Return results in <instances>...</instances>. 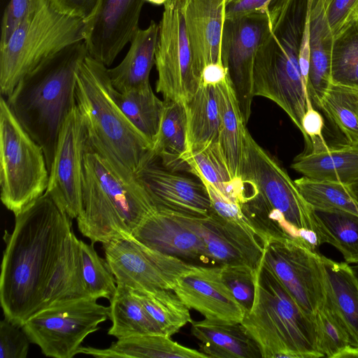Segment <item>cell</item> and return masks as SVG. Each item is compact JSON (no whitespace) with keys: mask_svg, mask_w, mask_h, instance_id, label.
I'll return each mask as SVG.
<instances>
[{"mask_svg":"<svg viewBox=\"0 0 358 358\" xmlns=\"http://www.w3.org/2000/svg\"><path fill=\"white\" fill-rule=\"evenodd\" d=\"M71 218L48 192L15 215L5 231L0 277L4 317L22 327L41 309L44 294L69 233Z\"/></svg>","mask_w":358,"mask_h":358,"instance_id":"1","label":"cell"},{"mask_svg":"<svg viewBox=\"0 0 358 358\" xmlns=\"http://www.w3.org/2000/svg\"><path fill=\"white\" fill-rule=\"evenodd\" d=\"M83 210L76 218L92 243L132 237L157 206L135 174L86 129L83 152Z\"/></svg>","mask_w":358,"mask_h":358,"instance_id":"2","label":"cell"},{"mask_svg":"<svg viewBox=\"0 0 358 358\" xmlns=\"http://www.w3.org/2000/svg\"><path fill=\"white\" fill-rule=\"evenodd\" d=\"M241 177L257 194L241 206L261 239L287 240L312 251L322 245L313 208L286 170L245 129Z\"/></svg>","mask_w":358,"mask_h":358,"instance_id":"3","label":"cell"},{"mask_svg":"<svg viewBox=\"0 0 358 358\" xmlns=\"http://www.w3.org/2000/svg\"><path fill=\"white\" fill-rule=\"evenodd\" d=\"M87 55L84 41L68 45L27 73L7 96L17 120L43 150L48 171L61 127L76 105V73Z\"/></svg>","mask_w":358,"mask_h":358,"instance_id":"4","label":"cell"},{"mask_svg":"<svg viewBox=\"0 0 358 358\" xmlns=\"http://www.w3.org/2000/svg\"><path fill=\"white\" fill-rule=\"evenodd\" d=\"M262 358H318L314 319L297 304L260 260L255 268L252 306L241 322Z\"/></svg>","mask_w":358,"mask_h":358,"instance_id":"5","label":"cell"},{"mask_svg":"<svg viewBox=\"0 0 358 358\" xmlns=\"http://www.w3.org/2000/svg\"><path fill=\"white\" fill-rule=\"evenodd\" d=\"M107 66L87 55L76 73V104L87 130L134 174L155 153L109 90Z\"/></svg>","mask_w":358,"mask_h":358,"instance_id":"6","label":"cell"},{"mask_svg":"<svg viewBox=\"0 0 358 358\" xmlns=\"http://www.w3.org/2000/svg\"><path fill=\"white\" fill-rule=\"evenodd\" d=\"M86 21L58 11L50 0H34L6 44L0 48V92L8 96L42 61L84 41Z\"/></svg>","mask_w":358,"mask_h":358,"instance_id":"7","label":"cell"},{"mask_svg":"<svg viewBox=\"0 0 358 358\" xmlns=\"http://www.w3.org/2000/svg\"><path fill=\"white\" fill-rule=\"evenodd\" d=\"M49 171L42 148L22 127L6 99H0L1 199L15 215L48 188Z\"/></svg>","mask_w":358,"mask_h":358,"instance_id":"8","label":"cell"},{"mask_svg":"<svg viewBox=\"0 0 358 358\" xmlns=\"http://www.w3.org/2000/svg\"><path fill=\"white\" fill-rule=\"evenodd\" d=\"M109 306L92 297L54 305L32 315L22 329L42 353L54 358H72L85 338L109 319Z\"/></svg>","mask_w":358,"mask_h":358,"instance_id":"9","label":"cell"},{"mask_svg":"<svg viewBox=\"0 0 358 358\" xmlns=\"http://www.w3.org/2000/svg\"><path fill=\"white\" fill-rule=\"evenodd\" d=\"M156 90L165 101L189 100L201 85L187 35L180 0H168L159 23Z\"/></svg>","mask_w":358,"mask_h":358,"instance_id":"10","label":"cell"},{"mask_svg":"<svg viewBox=\"0 0 358 358\" xmlns=\"http://www.w3.org/2000/svg\"><path fill=\"white\" fill-rule=\"evenodd\" d=\"M117 285L134 289H173L179 278L194 266L164 254L134 237L102 243Z\"/></svg>","mask_w":358,"mask_h":358,"instance_id":"11","label":"cell"},{"mask_svg":"<svg viewBox=\"0 0 358 358\" xmlns=\"http://www.w3.org/2000/svg\"><path fill=\"white\" fill-rule=\"evenodd\" d=\"M261 260L314 319L326 296L320 254L290 241L268 240L264 243Z\"/></svg>","mask_w":358,"mask_h":358,"instance_id":"12","label":"cell"},{"mask_svg":"<svg viewBox=\"0 0 358 358\" xmlns=\"http://www.w3.org/2000/svg\"><path fill=\"white\" fill-rule=\"evenodd\" d=\"M268 15L224 20L221 59L234 89L245 124L251 114L253 70L257 50L268 29Z\"/></svg>","mask_w":358,"mask_h":358,"instance_id":"13","label":"cell"},{"mask_svg":"<svg viewBox=\"0 0 358 358\" xmlns=\"http://www.w3.org/2000/svg\"><path fill=\"white\" fill-rule=\"evenodd\" d=\"M85 137V124L76 104L59 131L46 189L71 219H76L83 210V152Z\"/></svg>","mask_w":358,"mask_h":358,"instance_id":"14","label":"cell"},{"mask_svg":"<svg viewBox=\"0 0 358 358\" xmlns=\"http://www.w3.org/2000/svg\"><path fill=\"white\" fill-rule=\"evenodd\" d=\"M199 217L158 207L134 231L132 237L189 264L217 266L202 236Z\"/></svg>","mask_w":358,"mask_h":358,"instance_id":"15","label":"cell"},{"mask_svg":"<svg viewBox=\"0 0 358 358\" xmlns=\"http://www.w3.org/2000/svg\"><path fill=\"white\" fill-rule=\"evenodd\" d=\"M144 0H99L86 20L84 42L88 55L110 66L139 28Z\"/></svg>","mask_w":358,"mask_h":358,"instance_id":"16","label":"cell"},{"mask_svg":"<svg viewBox=\"0 0 358 358\" xmlns=\"http://www.w3.org/2000/svg\"><path fill=\"white\" fill-rule=\"evenodd\" d=\"M189 308L205 319L241 323L245 310L224 282L220 266L194 265L181 275L173 289Z\"/></svg>","mask_w":358,"mask_h":358,"instance_id":"17","label":"cell"},{"mask_svg":"<svg viewBox=\"0 0 358 358\" xmlns=\"http://www.w3.org/2000/svg\"><path fill=\"white\" fill-rule=\"evenodd\" d=\"M157 207L195 215L210 213V200L202 182L165 168L156 155L135 172Z\"/></svg>","mask_w":358,"mask_h":358,"instance_id":"18","label":"cell"},{"mask_svg":"<svg viewBox=\"0 0 358 358\" xmlns=\"http://www.w3.org/2000/svg\"><path fill=\"white\" fill-rule=\"evenodd\" d=\"M225 0H189L182 7L187 35L196 68L222 63L221 41Z\"/></svg>","mask_w":358,"mask_h":358,"instance_id":"19","label":"cell"},{"mask_svg":"<svg viewBox=\"0 0 358 358\" xmlns=\"http://www.w3.org/2000/svg\"><path fill=\"white\" fill-rule=\"evenodd\" d=\"M334 36L325 15L324 0H312L309 16V64L306 90L313 106L320 110L329 87Z\"/></svg>","mask_w":358,"mask_h":358,"instance_id":"20","label":"cell"},{"mask_svg":"<svg viewBox=\"0 0 358 358\" xmlns=\"http://www.w3.org/2000/svg\"><path fill=\"white\" fill-rule=\"evenodd\" d=\"M182 159L189 166V171L199 180L206 181L240 206L257 194L252 182L236 179L231 176L217 141L205 147L187 150Z\"/></svg>","mask_w":358,"mask_h":358,"instance_id":"21","label":"cell"},{"mask_svg":"<svg viewBox=\"0 0 358 358\" xmlns=\"http://www.w3.org/2000/svg\"><path fill=\"white\" fill-rule=\"evenodd\" d=\"M159 24L152 20L145 29L135 32L124 58L107 72L113 87L120 92L145 87L150 84V73L155 62Z\"/></svg>","mask_w":358,"mask_h":358,"instance_id":"22","label":"cell"},{"mask_svg":"<svg viewBox=\"0 0 358 358\" xmlns=\"http://www.w3.org/2000/svg\"><path fill=\"white\" fill-rule=\"evenodd\" d=\"M290 167L310 179L348 185L358 180V145L304 151L294 158Z\"/></svg>","mask_w":358,"mask_h":358,"instance_id":"23","label":"cell"},{"mask_svg":"<svg viewBox=\"0 0 358 358\" xmlns=\"http://www.w3.org/2000/svg\"><path fill=\"white\" fill-rule=\"evenodd\" d=\"M191 333L208 358H262L253 339L241 323L218 322L206 319L191 322Z\"/></svg>","mask_w":358,"mask_h":358,"instance_id":"24","label":"cell"},{"mask_svg":"<svg viewBox=\"0 0 358 358\" xmlns=\"http://www.w3.org/2000/svg\"><path fill=\"white\" fill-rule=\"evenodd\" d=\"M78 354L99 358H208L202 352L184 346L164 334L118 338L104 349L81 346Z\"/></svg>","mask_w":358,"mask_h":358,"instance_id":"25","label":"cell"},{"mask_svg":"<svg viewBox=\"0 0 358 358\" xmlns=\"http://www.w3.org/2000/svg\"><path fill=\"white\" fill-rule=\"evenodd\" d=\"M201 181L210 200L209 213L245 260L250 264H256L262 256L263 244L240 205L225 197L206 181Z\"/></svg>","mask_w":358,"mask_h":358,"instance_id":"26","label":"cell"},{"mask_svg":"<svg viewBox=\"0 0 358 358\" xmlns=\"http://www.w3.org/2000/svg\"><path fill=\"white\" fill-rule=\"evenodd\" d=\"M87 297L90 296L83 277L80 240L71 230L64 243L40 310Z\"/></svg>","mask_w":358,"mask_h":358,"instance_id":"27","label":"cell"},{"mask_svg":"<svg viewBox=\"0 0 358 358\" xmlns=\"http://www.w3.org/2000/svg\"><path fill=\"white\" fill-rule=\"evenodd\" d=\"M217 87L220 107L217 143L231 176L236 179H243L241 168L246 124L229 76Z\"/></svg>","mask_w":358,"mask_h":358,"instance_id":"28","label":"cell"},{"mask_svg":"<svg viewBox=\"0 0 358 358\" xmlns=\"http://www.w3.org/2000/svg\"><path fill=\"white\" fill-rule=\"evenodd\" d=\"M320 257L326 292L347 328L352 346L358 349V279L347 262Z\"/></svg>","mask_w":358,"mask_h":358,"instance_id":"29","label":"cell"},{"mask_svg":"<svg viewBox=\"0 0 358 358\" xmlns=\"http://www.w3.org/2000/svg\"><path fill=\"white\" fill-rule=\"evenodd\" d=\"M159 129L153 143V152L166 169L179 171L189 168L182 157L187 150V124L185 104L165 101Z\"/></svg>","mask_w":358,"mask_h":358,"instance_id":"30","label":"cell"},{"mask_svg":"<svg viewBox=\"0 0 358 358\" xmlns=\"http://www.w3.org/2000/svg\"><path fill=\"white\" fill-rule=\"evenodd\" d=\"M184 104L187 124V150L217 142L220 125L217 85H201Z\"/></svg>","mask_w":358,"mask_h":358,"instance_id":"31","label":"cell"},{"mask_svg":"<svg viewBox=\"0 0 358 358\" xmlns=\"http://www.w3.org/2000/svg\"><path fill=\"white\" fill-rule=\"evenodd\" d=\"M108 90L129 121L153 145L159 129L165 101L156 96L150 85L120 92L109 81Z\"/></svg>","mask_w":358,"mask_h":358,"instance_id":"32","label":"cell"},{"mask_svg":"<svg viewBox=\"0 0 358 358\" xmlns=\"http://www.w3.org/2000/svg\"><path fill=\"white\" fill-rule=\"evenodd\" d=\"M109 301V319L112 322L108 331L109 335L118 339L141 334H163L131 288L117 285L115 296Z\"/></svg>","mask_w":358,"mask_h":358,"instance_id":"33","label":"cell"},{"mask_svg":"<svg viewBox=\"0 0 358 358\" xmlns=\"http://www.w3.org/2000/svg\"><path fill=\"white\" fill-rule=\"evenodd\" d=\"M313 210L322 244L337 248L348 264H357L358 215L343 210Z\"/></svg>","mask_w":358,"mask_h":358,"instance_id":"34","label":"cell"},{"mask_svg":"<svg viewBox=\"0 0 358 358\" xmlns=\"http://www.w3.org/2000/svg\"><path fill=\"white\" fill-rule=\"evenodd\" d=\"M132 289L164 334L171 337L192 322L190 309L173 290Z\"/></svg>","mask_w":358,"mask_h":358,"instance_id":"35","label":"cell"},{"mask_svg":"<svg viewBox=\"0 0 358 358\" xmlns=\"http://www.w3.org/2000/svg\"><path fill=\"white\" fill-rule=\"evenodd\" d=\"M320 110L348 143L358 145V90L331 83L322 99Z\"/></svg>","mask_w":358,"mask_h":358,"instance_id":"36","label":"cell"},{"mask_svg":"<svg viewBox=\"0 0 358 358\" xmlns=\"http://www.w3.org/2000/svg\"><path fill=\"white\" fill-rule=\"evenodd\" d=\"M331 83L358 90V17L334 36Z\"/></svg>","mask_w":358,"mask_h":358,"instance_id":"37","label":"cell"},{"mask_svg":"<svg viewBox=\"0 0 358 358\" xmlns=\"http://www.w3.org/2000/svg\"><path fill=\"white\" fill-rule=\"evenodd\" d=\"M294 182L303 198L313 209L343 210L358 215V203L348 185L304 176Z\"/></svg>","mask_w":358,"mask_h":358,"instance_id":"38","label":"cell"},{"mask_svg":"<svg viewBox=\"0 0 358 358\" xmlns=\"http://www.w3.org/2000/svg\"><path fill=\"white\" fill-rule=\"evenodd\" d=\"M314 321L318 348L322 357H345L352 347L350 336L327 292L322 305L314 316Z\"/></svg>","mask_w":358,"mask_h":358,"instance_id":"39","label":"cell"},{"mask_svg":"<svg viewBox=\"0 0 358 358\" xmlns=\"http://www.w3.org/2000/svg\"><path fill=\"white\" fill-rule=\"evenodd\" d=\"M94 244L80 240L83 280L90 297L110 301L116 293L117 285L106 258L98 255Z\"/></svg>","mask_w":358,"mask_h":358,"instance_id":"40","label":"cell"},{"mask_svg":"<svg viewBox=\"0 0 358 358\" xmlns=\"http://www.w3.org/2000/svg\"><path fill=\"white\" fill-rule=\"evenodd\" d=\"M222 278L237 301L248 312L253 303L255 268L247 264L220 266Z\"/></svg>","mask_w":358,"mask_h":358,"instance_id":"41","label":"cell"},{"mask_svg":"<svg viewBox=\"0 0 358 358\" xmlns=\"http://www.w3.org/2000/svg\"><path fill=\"white\" fill-rule=\"evenodd\" d=\"M30 341L22 330L6 319L0 323V358H26Z\"/></svg>","mask_w":358,"mask_h":358,"instance_id":"42","label":"cell"},{"mask_svg":"<svg viewBox=\"0 0 358 358\" xmlns=\"http://www.w3.org/2000/svg\"><path fill=\"white\" fill-rule=\"evenodd\" d=\"M324 8L334 36L358 17V0H324Z\"/></svg>","mask_w":358,"mask_h":358,"instance_id":"43","label":"cell"},{"mask_svg":"<svg viewBox=\"0 0 358 358\" xmlns=\"http://www.w3.org/2000/svg\"><path fill=\"white\" fill-rule=\"evenodd\" d=\"M34 0H10L5 8L1 20L0 48L3 47L13 31L29 12Z\"/></svg>","mask_w":358,"mask_h":358,"instance_id":"44","label":"cell"},{"mask_svg":"<svg viewBox=\"0 0 358 358\" xmlns=\"http://www.w3.org/2000/svg\"><path fill=\"white\" fill-rule=\"evenodd\" d=\"M284 0H233L225 4L224 20L236 19L252 14L268 15Z\"/></svg>","mask_w":358,"mask_h":358,"instance_id":"45","label":"cell"},{"mask_svg":"<svg viewBox=\"0 0 358 358\" xmlns=\"http://www.w3.org/2000/svg\"><path fill=\"white\" fill-rule=\"evenodd\" d=\"M60 13L74 17L89 20L95 13L99 0H50Z\"/></svg>","mask_w":358,"mask_h":358,"instance_id":"46","label":"cell"},{"mask_svg":"<svg viewBox=\"0 0 358 358\" xmlns=\"http://www.w3.org/2000/svg\"><path fill=\"white\" fill-rule=\"evenodd\" d=\"M227 77V70L222 63L210 64L206 66L202 71L201 85H217L223 83Z\"/></svg>","mask_w":358,"mask_h":358,"instance_id":"47","label":"cell"},{"mask_svg":"<svg viewBox=\"0 0 358 358\" xmlns=\"http://www.w3.org/2000/svg\"><path fill=\"white\" fill-rule=\"evenodd\" d=\"M348 187L355 198L358 203V180L353 183L348 185Z\"/></svg>","mask_w":358,"mask_h":358,"instance_id":"48","label":"cell"},{"mask_svg":"<svg viewBox=\"0 0 358 358\" xmlns=\"http://www.w3.org/2000/svg\"><path fill=\"white\" fill-rule=\"evenodd\" d=\"M145 1L149 2L154 5H164L168 0H144Z\"/></svg>","mask_w":358,"mask_h":358,"instance_id":"49","label":"cell"},{"mask_svg":"<svg viewBox=\"0 0 358 358\" xmlns=\"http://www.w3.org/2000/svg\"><path fill=\"white\" fill-rule=\"evenodd\" d=\"M355 275L357 276V279H358V263L357 264H355V265L351 266Z\"/></svg>","mask_w":358,"mask_h":358,"instance_id":"50","label":"cell"},{"mask_svg":"<svg viewBox=\"0 0 358 358\" xmlns=\"http://www.w3.org/2000/svg\"><path fill=\"white\" fill-rule=\"evenodd\" d=\"M189 0H180L182 7L185 6Z\"/></svg>","mask_w":358,"mask_h":358,"instance_id":"51","label":"cell"},{"mask_svg":"<svg viewBox=\"0 0 358 358\" xmlns=\"http://www.w3.org/2000/svg\"><path fill=\"white\" fill-rule=\"evenodd\" d=\"M233 1V0H225V4L229 3V2H230V1Z\"/></svg>","mask_w":358,"mask_h":358,"instance_id":"52","label":"cell"}]
</instances>
